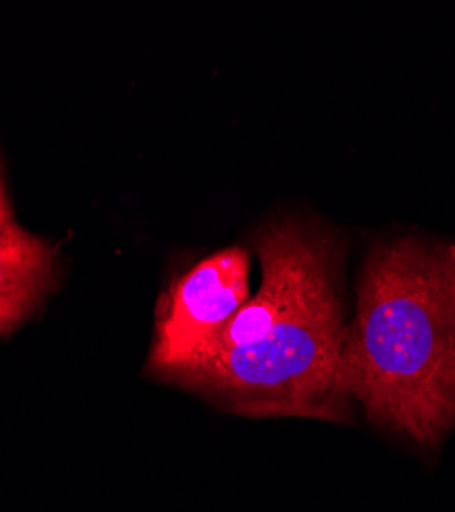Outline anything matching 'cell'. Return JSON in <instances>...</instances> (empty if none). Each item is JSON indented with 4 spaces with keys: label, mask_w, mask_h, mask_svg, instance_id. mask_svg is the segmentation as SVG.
I'll return each mask as SVG.
<instances>
[{
    "label": "cell",
    "mask_w": 455,
    "mask_h": 512,
    "mask_svg": "<svg viewBox=\"0 0 455 512\" xmlns=\"http://www.w3.org/2000/svg\"><path fill=\"white\" fill-rule=\"evenodd\" d=\"M257 252L259 291L167 381L240 416L347 422L345 242L285 218L259 232Z\"/></svg>",
    "instance_id": "1"
},
{
    "label": "cell",
    "mask_w": 455,
    "mask_h": 512,
    "mask_svg": "<svg viewBox=\"0 0 455 512\" xmlns=\"http://www.w3.org/2000/svg\"><path fill=\"white\" fill-rule=\"evenodd\" d=\"M343 386L371 422L421 447L455 429V240L371 246L347 324Z\"/></svg>",
    "instance_id": "2"
},
{
    "label": "cell",
    "mask_w": 455,
    "mask_h": 512,
    "mask_svg": "<svg viewBox=\"0 0 455 512\" xmlns=\"http://www.w3.org/2000/svg\"><path fill=\"white\" fill-rule=\"evenodd\" d=\"M251 254L230 246L205 256L160 297L148 371L167 381L189 365L248 302Z\"/></svg>",
    "instance_id": "3"
},
{
    "label": "cell",
    "mask_w": 455,
    "mask_h": 512,
    "mask_svg": "<svg viewBox=\"0 0 455 512\" xmlns=\"http://www.w3.org/2000/svg\"><path fill=\"white\" fill-rule=\"evenodd\" d=\"M54 283V250L11 222L0 226V334L17 328Z\"/></svg>",
    "instance_id": "4"
},
{
    "label": "cell",
    "mask_w": 455,
    "mask_h": 512,
    "mask_svg": "<svg viewBox=\"0 0 455 512\" xmlns=\"http://www.w3.org/2000/svg\"><path fill=\"white\" fill-rule=\"evenodd\" d=\"M13 222V211L5 193V185H3V177H0V226L11 224Z\"/></svg>",
    "instance_id": "5"
}]
</instances>
